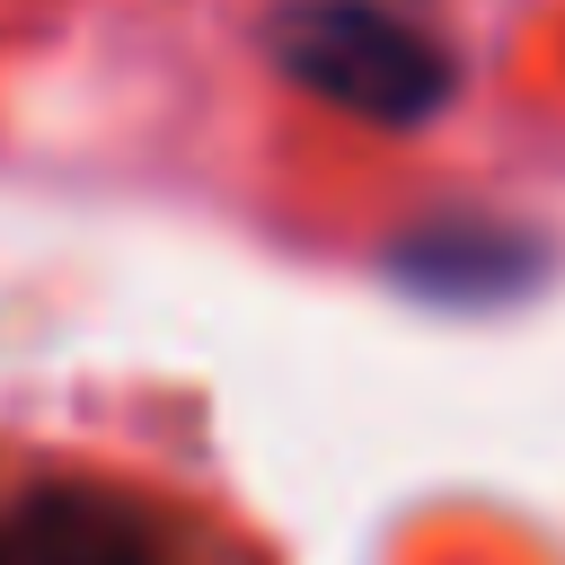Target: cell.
I'll list each match as a JSON object with an SVG mask.
<instances>
[{
  "mask_svg": "<svg viewBox=\"0 0 565 565\" xmlns=\"http://www.w3.org/2000/svg\"><path fill=\"white\" fill-rule=\"evenodd\" d=\"M0 565H168L159 530L115 486H35L0 512Z\"/></svg>",
  "mask_w": 565,
  "mask_h": 565,
  "instance_id": "obj_2",
  "label": "cell"
},
{
  "mask_svg": "<svg viewBox=\"0 0 565 565\" xmlns=\"http://www.w3.org/2000/svg\"><path fill=\"white\" fill-rule=\"evenodd\" d=\"M397 274L433 300H503L539 274V247L494 221H433V230L397 238Z\"/></svg>",
  "mask_w": 565,
  "mask_h": 565,
  "instance_id": "obj_3",
  "label": "cell"
},
{
  "mask_svg": "<svg viewBox=\"0 0 565 565\" xmlns=\"http://www.w3.org/2000/svg\"><path fill=\"white\" fill-rule=\"evenodd\" d=\"M274 71L353 124L415 132L459 97V53L388 0H291L274 18Z\"/></svg>",
  "mask_w": 565,
  "mask_h": 565,
  "instance_id": "obj_1",
  "label": "cell"
}]
</instances>
